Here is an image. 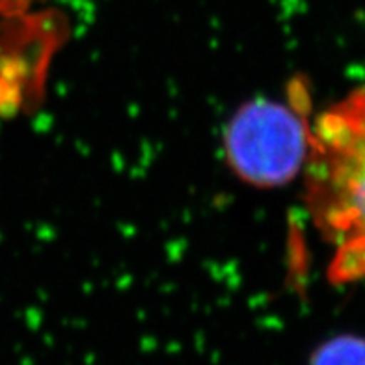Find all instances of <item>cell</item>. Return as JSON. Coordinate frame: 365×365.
<instances>
[{"label": "cell", "mask_w": 365, "mask_h": 365, "mask_svg": "<svg viewBox=\"0 0 365 365\" xmlns=\"http://www.w3.org/2000/svg\"><path fill=\"white\" fill-rule=\"evenodd\" d=\"M308 202L334 246L337 282L365 276V84L321 115L312 130Z\"/></svg>", "instance_id": "obj_1"}, {"label": "cell", "mask_w": 365, "mask_h": 365, "mask_svg": "<svg viewBox=\"0 0 365 365\" xmlns=\"http://www.w3.org/2000/svg\"><path fill=\"white\" fill-rule=\"evenodd\" d=\"M312 130L293 106L257 99L233 115L226 130L231 168L254 187H282L308 164Z\"/></svg>", "instance_id": "obj_2"}, {"label": "cell", "mask_w": 365, "mask_h": 365, "mask_svg": "<svg viewBox=\"0 0 365 365\" xmlns=\"http://www.w3.org/2000/svg\"><path fill=\"white\" fill-rule=\"evenodd\" d=\"M309 365H365V337H330L315 349Z\"/></svg>", "instance_id": "obj_3"}, {"label": "cell", "mask_w": 365, "mask_h": 365, "mask_svg": "<svg viewBox=\"0 0 365 365\" xmlns=\"http://www.w3.org/2000/svg\"><path fill=\"white\" fill-rule=\"evenodd\" d=\"M39 0H0V14L2 15H19L30 10Z\"/></svg>", "instance_id": "obj_4"}]
</instances>
